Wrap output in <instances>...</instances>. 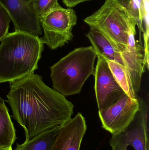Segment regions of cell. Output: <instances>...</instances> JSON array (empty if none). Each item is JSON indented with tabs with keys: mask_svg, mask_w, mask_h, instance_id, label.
Returning a JSON list of instances; mask_svg holds the SVG:
<instances>
[{
	"mask_svg": "<svg viewBox=\"0 0 149 150\" xmlns=\"http://www.w3.org/2000/svg\"><path fill=\"white\" fill-rule=\"evenodd\" d=\"M97 54L92 46L75 48L52 66V86L65 97L79 93L85 82L94 76Z\"/></svg>",
	"mask_w": 149,
	"mask_h": 150,
	"instance_id": "3957f363",
	"label": "cell"
},
{
	"mask_svg": "<svg viewBox=\"0 0 149 150\" xmlns=\"http://www.w3.org/2000/svg\"><path fill=\"white\" fill-rule=\"evenodd\" d=\"M9 83L7 101L13 118L24 129L25 141L72 119L73 103L46 85L40 75L34 73Z\"/></svg>",
	"mask_w": 149,
	"mask_h": 150,
	"instance_id": "6da1fadb",
	"label": "cell"
},
{
	"mask_svg": "<svg viewBox=\"0 0 149 150\" xmlns=\"http://www.w3.org/2000/svg\"><path fill=\"white\" fill-rule=\"evenodd\" d=\"M140 109L138 99H133L126 93L109 107L99 111L103 129L112 135L117 134L131 123Z\"/></svg>",
	"mask_w": 149,
	"mask_h": 150,
	"instance_id": "52a82bcc",
	"label": "cell"
},
{
	"mask_svg": "<svg viewBox=\"0 0 149 150\" xmlns=\"http://www.w3.org/2000/svg\"><path fill=\"white\" fill-rule=\"evenodd\" d=\"M94 90L99 111L109 107L125 93L113 76L106 59L97 55Z\"/></svg>",
	"mask_w": 149,
	"mask_h": 150,
	"instance_id": "ba28073f",
	"label": "cell"
},
{
	"mask_svg": "<svg viewBox=\"0 0 149 150\" xmlns=\"http://www.w3.org/2000/svg\"><path fill=\"white\" fill-rule=\"evenodd\" d=\"M90 28L102 33L122 51L136 21L123 0H106L99 9L84 19Z\"/></svg>",
	"mask_w": 149,
	"mask_h": 150,
	"instance_id": "277c9868",
	"label": "cell"
},
{
	"mask_svg": "<svg viewBox=\"0 0 149 150\" xmlns=\"http://www.w3.org/2000/svg\"><path fill=\"white\" fill-rule=\"evenodd\" d=\"M29 0H0L14 25L15 31L27 33L39 37L43 30L39 20L31 12Z\"/></svg>",
	"mask_w": 149,
	"mask_h": 150,
	"instance_id": "9c48e42d",
	"label": "cell"
},
{
	"mask_svg": "<svg viewBox=\"0 0 149 150\" xmlns=\"http://www.w3.org/2000/svg\"><path fill=\"white\" fill-rule=\"evenodd\" d=\"M58 0H29V6L34 16L39 20L43 16L59 4Z\"/></svg>",
	"mask_w": 149,
	"mask_h": 150,
	"instance_id": "2e32d148",
	"label": "cell"
},
{
	"mask_svg": "<svg viewBox=\"0 0 149 150\" xmlns=\"http://www.w3.org/2000/svg\"><path fill=\"white\" fill-rule=\"evenodd\" d=\"M0 41V83L21 79L38 69L44 49L40 38L14 31Z\"/></svg>",
	"mask_w": 149,
	"mask_h": 150,
	"instance_id": "7a4b0ae2",
	"label": "cell"
},
{
	"mask_svg": "<svg viewBox=\"0 0 149 150\" xmlns=\"http://www.w3.org/2000/svg\"><path fill=\"white\" fill-rule=\"evenodd\" d=\"M63 3L68 8H72L81 3L92 0H62Z\"/></svg>",
	"mask_w": 149,
	"mask_h": 150,
	"instance_id": "ac0fdd59",
	"label": "cell"
},
{
	"mask_svg": "<svg viewBox=\"0 0 149 150\" xmlns=\"http://www.w3.org/2000/svg\"><path fill=\"white\" fill-rule=\"evenodd\" d=\"M107 61L113 76L125 93L132 98L137 99L130 76L125 66L113 61Z\"/></svg>",
	"mask_w": 149,
	"mask_h": 150,
	"instance_id": "9a60e30c",
	"label": "cell"
},
{
	"mask_svg": "<svg viewBox=\"0 0 149 150\" xmlns=\"http://www.w3.org/2000/svg\"><path fill=\"white\" fill-rule=\"evenodd\" d=\"M60 127L46 130L22 144H17L14 150H50Z\"/></svg>",
	"mask_w": 149,
	"mask_h": 150,
	"instance_id": "5bb4252c",
	"label": "cell"
},
{
	"mask_svg": "<svg viewBox=\"0 0 149 150\" xmlns=\"http://www.w3.org/2000/svg\"><path fill=\"white\" fill-rule=\"evenodd\" d=\"M136 29L131 30L129 36L127 45L121 52V55L136 95L141 89L142 77L147 67L144 48L141 44L136 41Z\"/></svg>",
	"mask_w": 149,
	"mask_h": 150,
	"instance_id": "30bf717a",
	"label": "cell"
},
{
	"mask_svg": "<svg viewBox=\"0 0 149 150\" xmlns=\"http://www.w3.org/2000/svg\"><path fill=\"white\" fill-rule=\"evenodd\" d=\"M16 139L15 129L8 110L0 97V149L12 148Z\"/></svg>",
	"mask_w": 149,
	"mask_h": 150,
	"instance_id": "4fadbf2b",
	"label": "cell"
},
{
	"mask_svg": "<svg viewBox=\"0 0 149 150\" xmlns=\"http://www.w3.org/2000/svg\"><path fill=\"white\" fill-rule=\"evenodd\" d=\"M86 37L97 55L107 61H113L123 65L121 51L114 43L98 30L90 28Z\"/></svg>",
	"mask_w": 149,
	"mask_h": 150,
	"instance_id": "7c38bea8",
	"label": "cell"
},
{
	"mask_svg": "<svg viewBox=\"0 0 149 150\" xmlns=\"http://www.w3.org/2000/svg\"><path fill=\"white\" fill-rule=\"evenodd\" d=\"M140 109L137 115L123 131L112 135L110 145L112 150H127L129 146L134 150H149L148 109L145 102L138 99Z\"/></svg>",
	"mask_w": 149,
	"mask_h": 150,
	"instance_id": "8992f818",
	"label": "cell"
},
{
	"mask_svg": "<svg viewBox=\"0 0 149 150\" xmlns=\"http://www.w3.org/2000/svg\"><path fill=\"white\" fill-rule=\"evenodd\" d=\"M0 150H12V148H10L8 149H0Z\"/></svg>",
	"mask_w": 149,
	"mask_h": 150,
	"instance_id": "d6986e66",
	"label": "cell"
},
{
	"mask_svg": "<svg viewBox=\"0 0 149 150\" xmlns=\"http://www.w3.org/2000/svg\"><path fill=\"white\" fill-rule=\"evenodd\" d=\"M78 17L72 8H64L58 4L39 19L43 31L41 38L51 50L64 46L73 38V29Z\"/></svg>",
	"mask_w": 149,
	"mask_h": 150,
	"instance_id": "5b68a950",
	"label": "cell"
},
{
	"mask_svg": "<svg viewBox=\"0 0 149 150\" xmlns=\"http://www.w3.org/2000/svg\"><path fill=\"white\" fill-rule=\"evenodd\" d=\"M10 21L8 13L0 4V41L9 33Z\"/></svg>",
	"mask_w": 149,
	"mask_h": 150,
	"instance_id": "e0dca14e",
	"label": "cell"
},
{
	"mask_svg": "<svg viewBox=\"0 0 149 150\" xmlns=\"http://www.w3.org/2000/svg\"><path fill=\"white\" fill-rule=\"evenodd\" d=\"M86 130L85 118L78 113L60 127L50 150H80Z\"/></svg>",
	"mask_w": 149,
	"mask_h": 150,
	"instance_id": "8fae6325",
	"label": "cell"
}]
</instances>
